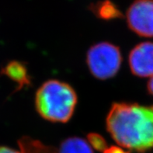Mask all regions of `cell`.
Wrapping results in <instances>:
<instances>
[{"label":"cell","mask_w":153,"mask_h":153,"mask_svg":"<svg viewBox=\"0 0 153 153\" xmlns=\"http://www.w3.org/2000/svg\"><path fill=\"white\" fill-rule=\"evenodd\" d=\"M106 126L115 142L128 151L145 153L153 149V105L114 103Z\"/></svg>","instance_id":"cell-1"},{"label":"cell","mask_w":153,"mask_h":153,"mask_svg":"<svg viewBox=\"0 0 153 153\" xmlns=\"http://www.w3.org/2000/svg\"><path fill=\"white\" fill-rule=\"evenodd\" d=\"M77 102L75 89L69 84L57 79L45 82L35 95L36 111L50 122H68L75 112Z\"/></svg>","instance_id":"cell-2"},{"label":"cell","mask_w":153,"mask_h":153,"mask_svg":"<svg viewBox=\"0 0 153 153\" xmlns=\"http://www.w3.org/2000/svg\"><path fill=\"white\" fill-rule=\"evenodd\" d=\"M122 63L118 47L107 41L97 43L89 48L86 54V64L90 73L98 79L114 77Z\"/></svg>","instance_id":"cell-3"},{"label":"cell","mask_w":153,"mask_h":153,"mask_svg":"<svg viewBox=\"0 0 153 153\" xmlns=\"http://www.w3.org/2000/svg\"><path fill=\"white\" fill-rule=\"evenodd\" d=\"M127 23L136 34L153 37V0H135L127 11Z\"/></svg>","instance_id":"cell-4"},{"label":"cell","mask_w":153,"mask_h":153,"mask_svg":"<svg viewBox=\"0 0 153 153\" xmlns=\"http://www.w3.org/2000/svg\"><path fill=\"white\" fill-rule=\"evenodd\" d=\"M131 72L140 78L153 76V42L146 41L136 45L128 56Z\"/></svg>","instance_id":"cell-5"},{"label":"cell","mask_w":153,"mask_h":153,"mask_svg":"<svg viewBox=\"0 0 153 153\" xmlns=\"http://www.w3.org/2000/svg\"><path fill=\"white\" fill-rule=\"evenodd\" d=\"M1 74L10 78L12 81L17 84L16 91L31 85V78L28 73L27 66L23 62L11 61L1 70Z\"/></svg>","instance_id":"cell-6"},{"label":"cell","mask_w":153,"mask_h":153,"mask_svg":"<svg viewBox=\"0 0 153 153\" xmlns=\"http://www.w3.org/2000/svg\"><path fill=\"white\" fill-rule=\"evenodd\" d=\"M18 146L21 153H58V149L53 146L45 145L29 136L19 138Z\"/></svg>","instance_id":"cell-7"},{"label":"cell","mask_w":153,"mask_h":153,"mask_svg":"<svg viewBox=\"0 0 153 153\" xmlns=\"http://www.w3.org/2000/svg\"><path fill=\"white\" fill-rule=\"evenodd\" d=\"M58 153H94L86 140L79 137H70L61 143Z\"/></svg>","instance_id":"cell-8"},{"label":"cell","mask_w":153,"mask_h":153,"mask_svg":"<svg viewBox=\"0 0 153 153\" xmlns=\"http://www.w3.org/2000/svg\"><path fill=\"white\" fill-rule=\"evenodd\" d=\"M96 13L103 19H111L121 16L116 6L110 2H104L99 4L96 8Z\"/></svg>","instance_id":"cell-9"},{"label":"cell","mask_w":153,"mask_h":153,"mask_svg":"<svg viewBox=\"0 0 153 153\" xmlns=\"http://www.w3.org/2000/svg\"><path fill=\"white\" fill-rule=\"evenodd\" d=\"M89 145L91 146L93 149L97 151L103 152L107 147V142L101 134L98 133H89L87 135V140Z\"/></svg>","instance_id":"cell-10"},{"label":"cell","mask_w":153,"mask_h":153,"mask_svg":"<svg viewBox=\"0 0 153 153\" xmlns=\"http://www.w3.org/2000/svg\"><path fill=\"white\" fill-rule=\"evenodd\" d=\"M131 152L125 149L120 146H112L108 147L103 152V153H130Z\"/></svg>","instance_id":"cell-11"},{"label":"cell","mask_w":153,"mask_h":153,"mask_svg":"<svg viewBox=\"0 0 153 153\" xmlns=\"http://www.w3.org/2000/svg\"><path fill=\"white\" fill-rule=\"evenodd\" d=\"M0 153H21L20 151L11 149L7 146H0Z\"/></svg>","instance_id":"cell-12"},{"label":"cell","mask_w":153,"mask_h":153,"mask_svg":"<svg viewBox=\"0 0 153 153\" xmlns=\"http://www.w3.org/2000/svg\"><path fill=\"white\" fill-rule=\"evenodd\" d=\"M147 89L150 95L153 96V76L152 78H150L149 81L148 82Z\"/></svg>","instance_id":"cell-13"}]
</instances>
